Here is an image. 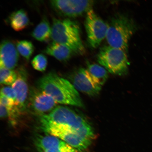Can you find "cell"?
<instances>
[{
  "label": "cell",
  "mask_w": 152,
  "mask_h": 152,
  "mask_svg": "<svg viewBox=\"0 0 152 152\" xmlns=\"http://www.w3.org/2000/svg\"><path fill=\"white\" fill-rule=\"evenodd\" d=\"M37 86L39 90L50 95L57 103L83 107L80 96L74 85L54 72L41 77Z\"/></svg>",
  "instance_id": "cell-1"
},
{
  "label": "cell",
  "mask_w": 152,
  "mask_h": 152,
  "mask_svg": "<svg viewBox=\"0 0 152 152\" xmlns=\"http://www.w3.org/2000/svg\"><path fill=\"white\" fill-rule=\"evenodd\" d=\"M51 38L53 42L69 47L75 54L85 52L79 25L69 18H53Z\"/></svg>",
  "instance_id": "cell-2"
},
{
  "label": "cell",
  "mask_w": 152,
  "mask_h": 152,
  "mask_svg": "<svg viewBox=\"0 0 152 152\" xmlns=\"http://www.w3.org/2000/svg\"><path fill=\"white\" fill-rule=\"evenodd\" d=\"M108 24L106 39L109 46L126 52L131 37L135 31V26L128 17L117 15Z\"/></svg>",
  "instance_id": "cell-3"
},
{
  "label": "cell",
  "mask_w": 152,
  "mask_h": 152,
  "mask_svg": "<svg viewBox=\"0 0 152 152\" xmlns=\"http://www.w3.org/2000/svg\"><path fill=\"white\" fill-rule=\"evenodd\" d=\"M87 123L73 110L63 106L55 108L50 113L42 115L40 119L41 128L51 125H62L73 129L80 134L81 129Z\"/></svg>",
  "instance_id": "cell-4"
},
{
  "label": "cell",
  "mask_w": 152,
  "mask_h": 152,
  "mask_svg": "<svg viewBox=\"0 0 152 152\" xmlns=\"http://www.w3.org/2000/svg\"><path fill=\"white\" fill-rule=\"evenodd\" d=\"M99 64L111 74L119 75H126L129 62L126 52L109 46L101 49L98 56Z\"/></svg>",
  "instance_id": "cell-5"
},
{
  "label": "cell",
  "mask_w": 152,
  "mask_h": 152,
  "mask_svg": "<svg viewBox=\"0 0 152 152\" xmlns=\"http://www.w3.org/2000/svg\"><path fill=\"white\" fill-rule=\"evenodd\" d=\"M41 128L44 132L60 139L80 151L87 149L92 142V140L82 136L68 126L51 125Z\"/></svg>",
  "instance_id": "cell-6"
},
{
  "label": "cell",
  "mask_w": 152,
  "mask_h": 152,
  "mask_svg": "<svg viewBox=\"0 0 152 152\" xmlns=\"http://www.w3.org/2000/svg\"><path fill=\"white\" fill-rule=\"evenodd\" d=\"M85 26L89 44L92 48H96L106 37L108 24L91 9L87 12Z\"/></svg>",
  "instance_id": "cell-7"
},
{
  "label": "cell",
  "mask_w": 152,
  "mask_h": 152,
  "mask_svg": "<svg viewBox=\"0 0 152 152\" xmlns=\"http://www.w3.org/2000/svg\"><path fill=\"white\" fill-rule=\"evenodd\" d=\"M50 3L53 8L62 16L75 18L78 17L90 10L93 1L55 0Z\"/></svg>",
  "instance_id": "cell-8"
},
{
  "label": "cell",
  "mask_w": 152,
  "mask_h": 152,
  "mask_svg": "<svg viewBox=\"0 0 152 152\" xmlns=\"http://www.w3.org/2000/svg\"><path fill=\"white\" fill-rule=\"evenodd\" d=\"M34 143L38 152H80L56 137L37 135Z\"/></svg>",
  "instance_id": "cell-9"
},
{
  "label": "cell",
  "mask_w": 152,
  "mask_h": 152,
  "mask_svg": "<svg viewBox=\"0 0 152 152\" xmlns=\"http://www.w3.org/2000/svg\"><path fill=\"white\" fill-rule=\"evenodd\" d=\"M72 80L77 90L89 96H96L101 90L102 86L95 82L84 68H80L76 71Z\"/></svg>",
  "instance_id": "cell-10"
},
{
  "label": "cell",
  "mask_w": 152,
  "mask_h": 152,
  "mask_svg": "<svg viewBox=\"0 0 152 152\" xmlns=\"http://www.w3.org/2000/svg\"><path fill=\"white\" fill-rule=\"evenodd\" d=\"M17 73V79L12 85V88L16 94V106L21 112L26 109L28 96L27 74L23 68H19Z\"/></svg>",
  "instance_id": "cell-11"
},
{
  "label": "cell",
  "mask_w": 152,
  "mask_h": 152,
  "mask_svg": "<svg viewBox=\"0 0 152 152\" xmlns=\"http://www.w3.org/2000/svg\"><path fill=\"white\" fill-rule=\"evenodd\" d=\"M18 53L14 44L8 40L1 42L0 51V67L12 70L16 67Z\"/></svg>",
  "instance_id": "cell-12"
},
{
  "label": "cell",
  "mask_w": 152,
  "mask_h": 152,
  "mask_svg": "<svg viewBox=\"0 0 152 152\" xmlns=\"http://www.w3.org/2000/svg\"><path fill=\"white\" fill-rule=\"evenodd\" d=\"M30 101L34 111L41 114L52 111L57 104L50 95L39 89L33 90Z\"/></svg>",
  "instance_id": "cell-13"
},
{
  "label": "cell",
  "mask_w": 152,
  "mask_h": 152,
  "mask_svg": "<svg viewBox=\"0 0 152 152\" xmlns=\"http://www.w3.org/2000/svg\"><path fill=\"white\" fill-rule=\"evenodd\" d=\"M44 52L48 55L54 57L62 62L67 61L75 54L69 47L54 42L50 44Z\"/></svg>",
  "instance_id": "cell-14"
},
{
  "label": "cell",
  "mask_w": 152,
  "mask_h": 152,
  "mask_svg": "<svg viewBox=\"0 0 152 152\" xmlns=\"http://www.w3.org/2000/svg\"><path fill=\"white\" fill-rule=\"evenodd\" d=\"M9 20L11 27L16 31H21L29 23L27 13L22 9L13 12L10 16Z\"/></svg>",
  "instance_id": "cell-15"
},
{
  "label": "cell",
  "mask_w": 152,
  "mask_h": 152,
  "mask_svg": "<svg viewBox=\"0 0 152 152\" xmlns=\"http://www.w3.org/2000/svg\"><path fill=\"white\" fill-rule=\"evenodd\" d=\"M52 28L47 19L44 18L37 25L32 33V36L36 40L41 42L48 40L51 37Z\"/></svg>",
  "instance_id": "cell-16"
},
{
  "label": "cell",
  "mask_w": 152,
  "mask_h": 152,
  "mask_svg": "<svg viewBox=\"0 0 152 152\" xmlns=\"http://www.w3.org/2000/svg\"><path fill=\"white\" fill-rule=\"evenodd\" d=\"M86 69L93 80L100 86L103 85L107 81L108 72L102 66L96 64H88Z\"/></svg>",
  "instance_id": "cell-17"
},
{
  "label": "cell",
  "mask_w": 152,
  "mask_h": 152,
  "mask_svg": "<svg viewBox=\"0 0 152 152\" xmlns=\"http://www.w3.org/2000/svg\"><path fill=\"white\" fill-rule=\"evenodd\" d=\"M17 49L22 56L26 60L30 59L34 51V45L31 42L21 40L17 42Z\"/></svg>",
  "instance_id": "cell-18"
},
{
  "label": "cell",
  "mask_w": 152,
  "mask_h": 152,
  "mask_svg": "<svg viewBox=\"0 0 152 152\" xmlns=\"http://www.w3.org/2000/svg\"><path fill=\"white\" fill-rule=\"evenodd\" d=\"M0 80L1 84L12 85L17 78V72L4 67H0Z\"/></svg>",
  "instance_id": "cell-19"
},
{
  "label": "cell",
  "mask_w": 152,
  "mask_h": 152,
  "mask_svg": "<svg viewBox=\"0 0 152 152\" xmlns=\"http://www.w3.org/2000/svg\"><path fill=\"white\" fill-rule=\"evenodd\" d=\"M47 64V58L43 54L37 55L31 61V64L34 69L41 72H44L46 69Z\"/></svg>",
  "instance_id": "cell-20"
},
{
  "label": "cell",
  "mask_w": 152,
  "mask_h": 152,
  "mask_svg": "<svg viewBox=\"0 0 152 152\" xmlns=\"http://www.w3.org/2000/svg\"><path fill=\"white\" fill-rule=\"evenodd\" d=\"M0 102L1 104L5 106L7 109L10 111L16 109L17 107L15 101L1 94Z\"/></svg>",
  "instance_id": "cell-21"
},
{
  "label": "cell",
  "mask_w": 152,
  "mask_h": 152,
  "mask_svg": "<svg viewBox=\"0 0 152 152\" xmlns=\"http://www.w3.org/2000/svg\"><path fill=\"white\" fill-rule=\"evenodd\" d=\"M16 101V94L12 87L7 86L3 87L1 90V94Z\"/></svg>",
  "instance_id": "cell-22"
},
{
  "label": "cell",
  "mask_w": 152,
  "mask_h": 152,
  "mask_svg": "<svg viewBox=\"0 0 152 152\" xmlns=\"http://www.w3.org/2000/svg\"><path fill=\"white\" fill-rule=\"evenodd\" d=\"M1 108V118H8L9 116V112L6 107L1 104L0 105Z\"/></svg>",
  "instance_id": "cell-23"
}]
</instances>
